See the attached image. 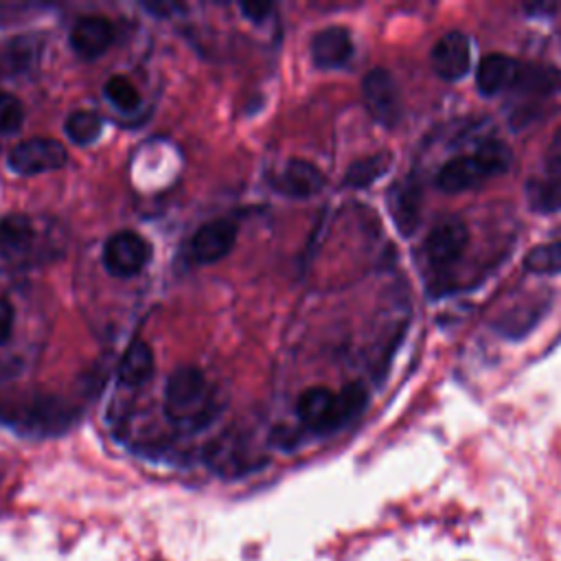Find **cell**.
Instances as JSON below:
<instances>
[{"label":"cell","mask_w":561,"mask_h":561,"mask_svg":"<svg viewBox=\"0 0 561 561\" xmlns=\"http://www.w3.org/2000/svg\"><path fill=\"white\" fill-rule=\"evenodd\" d=\"M24 107L22 101L9 92H0V134H11L22 127Z\"/></svg>","instance_id":"d4e9b609"},{"label":"cell","mask_w":561,"mask_h":561,"mask_svg":"<svg viewBox=\"0 0 561 561\" xmlns=\"http://www.w3.org/2000/svg\"><path fill=\"white\" fill-rule=\"evenodd\" d=\"M272 186L280 195L305 199L322 191L324 173L313 162L294 158L272 178Z\"/></svg>","instance_id":"4fadbf2b"},{"label":"cell","mask_w":561,"mask_h":561,"mask_svg":"<svg viewBox=\"0 0 561 561\" xmlns=\"http://www.w3.org/2000/svg\"><path fill=\"white\" fill-rule=\"evenodd\" d=\"M42 57V39L37 35H20L0 46V77L31 72Z\"/></svg>","instance_id":"5bb4252c"},{"label":"cell","mask_w":561,"mask_h":561,"mask_svg":"<svg viewBox=\"0 0 561 561\" xmlns=\"http://www.w3.org/2000/svg\"><path fill=\"white\" fill-rule=\"evenodd\" d=\"M368 403V392L362 383H348L340 392L324 386L307 388L296 401L300 423L313 434H331L357 419Z\"/></svg>","instance_id":"3957f363"},{"label":"cell","mask_w":561,"mask_h":561,"mask_svg":"<svg viewBox=\"0 0 561 561\" xmlns=\"http://www.w3.org/2000/svg\"><path fill=\"white\" fill-rule=\"evenodd\" d=\"M469 243V230L458 217H447L436 224L425 239V254L432 265L447 267L456 263Z\"/></svg>","instance_id":"ba28073f"},{"label":"cell","mask_w":561,"mask_h":561,"mask_svg":"<svg viewBox=\"0 0 561 561\" xmlns=\"http://www.w3.org/2000/svg\"><path fill=\"white\" fill-rule=\"evenodd\" d=\"M237 241V226L230 219H213L206 221L197 232L191 237L188 252L195 263L208 265L224 259Z\"/></svg>","instance_id":"30bf717a"},{"label":"cell","mask_w":561,"mask_h":561,"mask_svg":"<svg viewBox=\"0 0 561 561\" xmlns=\"http://www.w3.org/2000/svg\"><path fill=\"white\" fill-rule=\"evenodd\" d=\"M517 70H519V61L502 53H491L478 64L476 85L486 96L497 94L506 88H513L517 79Z\"/></svg>","instance_id":"2e32d148"},{"label":"cell","mask_w":561,"mask_h":561,"mask_svg":"<svg viewBox=\"0 0 561 561\" xmlns=\"http://www.w3.org/2000/svg\"><path fill=\"white\" fill-rule=\"evenodd\" d=\"M153 351L147 342L134 340L127 351L123 353L118 368H116V381L121 388L136 390L153 375Z\"/></svg>","instance_id":"e0dca14e"},{"label":"cell","mask_w":561,"mask_h":561,"mask_svg":"<svg viewBox=\"0 0 561 561\" xmlns=\"http://www.w3.org/2000/svg\"><path fill=\"white\" fill-rule=\"evenodd\" d=\"M546 169H548V175H550L548 182H561V127L557 129L552 142L548 147Z\"/></svg>","instance_id":"484cf974"},{"label":"cell","mask_w":561,"mask_h":561,"mask_svg":"<svg viewBox=\"0 0 561 561\" xmlns=\"http://www.w3.org/2000/svg\"><path fill=\"white\" fill-rule=\"evenodd\" d=\"M66 136L75 142V145H90L94 142L101 131H103V121L96 112L90 110H77L72 114H68L66 123H64Z\"/></svg>","instance_id":"44dd1931"},{"label":"cell","mask_w":561,"mask_h":561,"mask_svg":"<svg viewBox=\"0 0 561 561\" xmlns=\"http://www.w3.org/2000/svg\"><path fill=\"white\" fill-rule=\"evenodd\" d=\"M0 423L26 436H57L75 423V412L55 394H9L0 397Z\"/></svg>","instance_id":"7a4b0ae2"},{"label":"cell","mask_w":561,"mask_h":561,"mask_svg":"<svg viewBox=\"0 0 561 561\" xmlns=\"http://www.w3.org/2000/svg\"><path fill=\"white\" fill-rule=\"evenodd\" d=\"M35 241L33 221L26 215L13 213L0 219V263L20 261Z\"/></svg>","instance_id":"9a60e30c"},{"label":"cell","mask_w":561,"mask_h":561,"mask_svg":"<svg viewBox=\"0 0 561 561\" xmlns=\"http://www.w3.org/2000/svg\"><path fill=\"white\" fill-rule=\"evenodd\" d=\"M215 386L195 366L175 368L164 386V416L180 432L195 434L219 416Z\"/></svg>","instance_id":"6da1fadb"},{"label":"cell","mask_w":561,"mask_h":561,"mask_svg":"<svg viewBox=\"0 0 561 561\" xmlns=\"http://www.w3.org/2000/svg\"><path fill=\"white\" fill-rule=\"evenodd\" d=\"M561 83V77L554 72V68H546V66H535V64H522L519 61V70H517V79L513 83V88H522L526 92H552L557 90V85Z\"/></svg>","instance_id":"7402d4cb"},{"label":"cell","mask_w":561,"mask_h":561,"mask_svg":"<svg viewBox=\"0 0 561 561\" xmlns=\"http://www.w3.org/2000/svg\"><path fill=\"white\" fill-rule=\"evenodd\" d=\"M68 160L66 147L55 138H28L11 147L9 169L18 175H37L46 171L61 169Z\"/></svg>","instance_id":"8992f818"},{"label":"cell","mask_w":561,"mask_h":561,"mask_svg":"<svg viewBox=\"0 0 561 561\" xmlns=\"http://www.w3.org/2000/svg\"><path fill=\"white\" fill-rule=\"evenodd\" d=\"M392 164V156L388 151H379V153H373V156H366V158H359L355 160L348 169H346V175H344V186H351V188H366L370 186L373 182H377Z\"/></svg>","instance_id":"d6986e66"},{"label":"cell","mask_w":561,"mask_h":561,"mask_svg":"<svg viewBox=\"0 0 561 561\" xmlns=\"http://www.w3.org/2000/svg\"><path fill=\"white\" fill-rule=\"evenodd\" d=\"M511 167V149L502 140H484L471 153L447 160L436 175L445 193H462L480 186L484 180L502 175Z\"/></svg>","instance_id":"277c9868"},{"label":"cell","mask_w":561,"mask_h":561,"mask_svg":"<svg viewBox=\"0 0 561 561\" xmlns=\"http://www.w3.org/2000/svg\"><path fill=\"white\" fill-rule=\"evenodd\" d=\"M524 270L530 274H559L561 272V241L541 243L524 256Z\"/></svg>","instance_id":"603a6c76"},{"label":"cell","mask_w":561,"mask_h":561,"mask_svg":"<svg viewBox=\"0 0 561 561\" xmlns=\"http://www.w3.org/2000/svg\"><path fill=\"white\" fill-rule=\"evenodd\" d=\"M13 320H15V311H13L11 302L0 298V346L9 342L11 331H13Z\"/></svg>","instance_id":"4316f807"},{"label":"cell","mask_w":561,"mask_h":561,"mask_svg":"<svg viewBox=\"0 0 561 561\" xmlns=\"http://www.w3.org/2000/svg\"><path fill=\"white\" fill-rule=\"evenodd\" d=\"M239 9H241V13L248 20H252L256 24L265 22L270 18V13H272V4L270 2H241Z\"/></svg>","instance_id":"83f0119b"},{"label":"cell","mask_w":561,"mask_h":561,"mask_svg":"<svg viewBox=\"0 0 561 561\" xmlns=\"http://www.w3.org/2000/svg\"><path fill=\"white\" fill-rule=\"evenodd\" d=\"M432 68L445 81H460L471 70V44L462 31H447L432 48Z\"/></svg>","instance_id":"9c48e42d"},{"label":"cell","mask_w":561,"mask_h":561,"mask_svg":"<svg viewBox=\"0 0 561 561\" xmlns=\"http://www.w3.org/2000/svg\"><path fill=\"white\" fill-rule=\"evenodd\" d=\"M541 316H543V302L541 300H530L526 305H519V307L506 311L495 322V329L506 337H522L524 333H528L539 322Z\"/></svg>","instance_id":"ffe728a7"},{"label":"cell","mask_w":561,"mask_h":561,"mask_svg":"<svg viewBox=\"0 0 561 561\" xmlns=\"http://www.w3.org/2000/svg\"><path fill=\"white\" fill-rule=\"evenodd\" d=\"M151 259V245L134 230H118L103 243L101 261L107 274L116 278H131L145 270Z\"/></svg>","instance_id":"5b68a950"},{"label":"cell","mask_w":561,"mask_h":561,"mask_svg":"<svg viewBox=\"0 0 561 561\" xmlns=\"http://www.w3.org/2000/svg\"><path fill=\"white\" fill-rule=\"evenodd\" d=\"M362 96L368 114L383 127H394L401 118V92L386 68H373L362 81Z\"/></svg>","instance_id":"52a82bcc"},{"label":"cell","mask_w":561,"mask_h":561,"mask_svg":"<svg viewBox=\"0 0 561 561\" xmlns=\"http://www.w3.org/2000/svg\"><path fill=\"white\" fill-rule=\"evenodd\" d=\"M103 92H105V99L116 105L118 110L123 112H131L140 105V92L136 90V85L123 77V75H114L105 81L103 85Z\"/></svg>","instance_id":"cb8c5ba5"},{"label":"cell","mask_w":561,"mask_h":561,"mask_svg":"<svg viewBox=\"0 0 561 561\" xmlns=\"http://www.w3.org/2000/svg\"><path fill=\"white\" fill-rule=\"evenodd\" d=\"M68 39L81 59H96L112 46L114 26L103 15H83L72 24Z\"/></svg>","instance_id":"8fae6325"},{"label":"cell","mask_w":561,"mask_h":561,"mask_svg":"<svg viewBox=\"0 0 561 561\" xmlns=\"http://www.w3.org/2000/svg\"><path fill=\"white\" fill-rule=\"evenodd\" d=\"M309 53L320 70L342 68L353 57V37L344 26H324L311 37Z\"/></svg>","instance_id":"7c38bea8"},{"label":"cell","mask_w":561,"mask_h":561,"mask_svg":"<svg viewBox=\"0 0 561 561\" xmlns=\"http://www.w3.org/2000/svg\"><path fill=\"white\" fill-rule=\"evenodd\" d=\"M390 210L399 232L412 234L421 217V188L412 180L394 186L390 195Z\"/></svg>","instance_id":"ac0fdd59"}]
</instances>
